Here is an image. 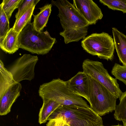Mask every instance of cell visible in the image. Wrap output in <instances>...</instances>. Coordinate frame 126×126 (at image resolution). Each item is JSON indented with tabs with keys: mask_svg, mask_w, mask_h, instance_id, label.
Masks as SVG:
<instances>
[{
	"mask_svg": "<svg viewBox=\"0 0 126 126\" xmlns=\"http://www.w3.org/2000/svg\"><path fill=\"white\" fill-rule=\"evenodd\" d=\"M89 78L90 88L88 102L90 107L101 116L115 110L117 99L103 85Z\"/></svg>",
	"mask_w": 126,
	"mask_h": 126,
	"instance_id": "cell-6",
	"label": "cell"
},
{
	"mask_svg": "<svg viewBox=\"0 0 126 126\" xmlns=\"http://www.w3.org/2000/svg\"><path fill=\"white\" fill-rule=\"evenodd\" d=\"M19 48L32 54L45 55L48 53L55 43V38L51 37L47 31L38 32L30 22L19 33Z\"/></svg>",
	"mask_w": 126,
	"mask_h": 126,
	"instance_id": "cell-3",
	"label": "cell"
},
{
	"mask_svg": "<svg viewBox=\"0 0 126 126\" xmlns=\"http://www.w3.org/2000/svg\"><path fill=\"white\" fill-rule=\"evenodd\" d=\"M43 104L39 115L38 122L40 124L46 123L50 115L60 105L56 101L50 99L43 100Z\"/></svg>",
	"mask_w": 126,
	"mask_h": 126,
	"instance_id": "cell-15",
	"label": "cell"
},
{
	"mask_svg": "<svg viewBox=\"0 0 126 126\" xmlns=\"http://www.w3.org/2000/svg\"><path fill=\"white\" fill-rule=\"evenodd\" d=\"M123 126H126V122H123Z\"/></svg>",
	"mask_w": 126,
	"mask_h": 126,
	"instance_id": "cell-25",
	"label": "cell"
},
{
	"mask_svg": "<svg viewBox=\"0 0 126 126\" xmlns=\"http://www.w3.org/2000/svg\"><path fill=\"white\" fill-rule=\"evenodd\" d=\"M58 9V16L63 29L60 33L65 44L78 42L87 35L88 22L73 5L67 0H51Z\"/></svg>",
	"mask_w": 126,
	"mask_h": 126,
	"instance_id": "cell-1",
	"label": "cell"
},
{
	"mask_svg": "<svg viewBox=\"0 0 126 126\" xmlns=\"http://www.w3.org/2000/svg\"><path fill=\"white\" fill-rule=\"evenodd\" d=\"M0 97L6 90L15 82L12 73L4 67L2 62L0 60Z\"/></svg>",
	"mask_w": 126,
	"mask_h": 126,
	"instance_id": "cell-16",
	"label": "cell"
},
{
	"mask_svg": "<svg viewBox=\"0 0 126 126\" xmlns=\"http://www.w3.org/2000/svg\"><path fill=\"white\" fill-rule=\"evenodd\" d=\"M81 46L87 52L101 59L112 60L115 48L113 39L108 33H94L85 37Z\"/></svg>",
	"mask_w": 126,
	"mask_h": 126,
	"instance_id": "cell-5",
	"label": "cell"
},
{
	"mask_svg": "<svg viewBox=\"0 0 126 126\" xmlns=\"http://www.w3.org/2000/svg\"><path fill=\"white\" fill-rule=\"evenodd\" d=\"M115 48L119 60L126 66V35L115 28H112Z\"/></svg>",
	"mask_w": 126,
	"mask_h": 126,
	"instance_id": "cell-13",
	"label": "cell"
},
{
	"mask_svg": "<svg viewBox=\"0 0 126 126\" xmlns=\"http://www.w3.org/2000/svg\"><path fill=\"white\" fill-rule=\"evenodd\" d=\"M116 79L122 82L126 85V66L115 63L111 71Z\"/></svg>",
	"mask_w": 126,
	"mask_h": 126,
	"instance_id": "cell-22",
	"label": "cell"
},
{
	"mask_svg": "<svg viewBox=\"0 0 126 126\" xmlns=\"http://www.w3.org/2000/svg\"><path fill=\"white\" fill-rule=\"evenodd\" d=\"M69 90L73 94L83 97L88 102L90 88L89 77L83 71H79L67 81Z\"/></svg>",
	"mask_w": 126,
	"mask_h": 126,
	"instance_id": "cell-9",
	"label": "cell"
},
{
	"mask_svg": "<svg viewBox=\"0 0 126 126\" xmlns=\"http://www.w3.org/2000/svg\"><path fill=\"white\" fill-rule=\"evenodd\" d=\"M10 29L9 20L0 6V42L3 40Z\"/></svg>",
	"mask_w": 126,
	"mask_h": 126,
	"instance_id": "cell-21",
	"label": "cell"
},
{
	"mask_svg": "<svg viewBox=\"0 0 126 126\" xmlns=\"http://www.w3.org/2000/svg\"><path fill=\"white\" fill-rule=\"evenodd\" d=\"M64 126H69L66 123L65 124Z\"/></svg>",
	"mask_w": 126,
	"mask_h": 126,
	"instance_id": "cell-26",
	"label": "cell"
},
{
	"mask_svg": "<svg viewBox=\"0 0 126 126\" xmlns=\"http://www.w3.org/2000/svg\"><path fill=\"white\" fill-rule=\"evenodd\" d=\"M22 88L19 82H15L11 85L0 97V115H6L10 112L11 107L20 96Z\"/></svg>",
	"mask_w": 126,
	"mask_h": 126,
	"instance_id": "cell-11",
	"label": "cell"
},
{
	"mask_svg": "<svg viewBox=\"0 0 126 126\" xmlns=\"http://www.w3.org/2000/svg\"><path fill=\"white\" fill-rule=\"evenodd\" d=\"M23 0H3L1 6L9 20L14 10L18 8Z\"/></svg>",
	"mask_w": 126,
	"mask_h": 126,
	"instance_id": "cell-19",
	"label": "cell"
},
{
	"mask_svg": "<svg viewBox=\"0 0 126 126\" xmlns=\"http://www.w3.org/2000/svg\"><path fill=\"white\" fill-rule=\"evenodd\" d=\"M52 5L47 4L39 8L40 12L36 15H33L32 22L35 30L38 32H42L47 24L51 11Z\"/></svg>",
	"mask_w": 126,
	"mask_h": 126,
	"instance_id": "cell-14",
	"label": "cell"
},
{
	"mask_svg": "<svg viewBox=\"0 0 126 126\" xmlns=\"http://www.w3.org/2000/svg\"></svg>",
	"mask_w": 126,
	"mask_h": 126,
	"instance_id": "cell-27",
	"label": "cell"
},
{
	"mask_svg": "<svg viewBox=\"0 0 126 126\" xmlns=\"http://www.w3.org/2000/svg\"><path fill=\"white\" fill-rule=\"evenodd\" d=\"M61 118L69 126H100L102 118L90 107L75 105L60 106L48 117L47 120Z\"/></svg>",
	"mask_w": 126,
	"mask_h": 126,
	"instance_id": "cell-2",
	"label": "cell"
},
{
	"mask_svg": "<svg viewBox=\"0 0 126 126\" xmlns=\"http://www.w3.org/2000/svg\"><path fill=\"white\" fill-rule=\"evenodd\" d=\"M19 33L12 28H11L5 37L0 42V48L6 53L13 54L19 48L18 37Z\"/></svg>",
	"mask_w": 126,
	"mask_h": 126,
	"instance_id": "cell-12",
	"label": "cell"
},
{
	"mask_svg": "<svg viewBox=\"0 0 126 126\" xmlns=\"http://www.w3.org/2000/svg\"><path fill=\"white\" fill-rule=\"evenodd\" d=\"M39 0H23L18 8V11L15 15L16 19L21 15L31 5H36Z\"/></svg>",
	"mask_w": 126,
	"mask_h": 126,
	"instance_id": "cell-23",
	"label": "cell"
},
{
	"mask_svg": "<svg viewBox=\"0 0 126 126\" xmlns=\"http://www.w3.org/2000/svg\"><path fill=\"white\" fill-rule=\"evenodd\" d=\"M73 4L88 22L95 24L103 16L101 10L92 0H74Z\"/></svg>",
	"mask_w": 126,
	"mask_h": 126,
	"instance_id": "cell-10",
	"label": "cell"
},
{
	"mask_svg": "<svg viewBox=\"0 0 126 126\" xmlns=\"http://www.w3.org/2000/svg\"><path fill=\"white\" fill-rule=\"evenodd\" d=\"M38 93L42 100H54L61 106L75 105L90 107L81 97L74 94L69 90L67 81L60 78L53 79L41 85Z\"/></svg>",
	"mask_w": 126,
	"mask_h": 126,
	"instance_id": "cell-4",
	"label": "cell"
},
{
	"mask_svg": "<svg viewBox=\"0 0 126 126\" xmlns=\"http://www.w3.org/2000/svg\"><path fill=\"white\" fill-rule=\"evenodd\" d=\"M36 5L30 6L25 12L17 18L16 19L12 28L19 33L24 27L31 21L32 16Z\"/></svg>",
	"mask_w": 126,
	"mask_h": 126,
	"instance_id": "cell-17",
	"label": "cell"
},
{
	"mask_svg": "<svg viewBox=\"0 0 126 126\" xmlns=\"http://www.w3.org/2000/svg\"><path fill=\"white\" fill-rule=\"evenodd\" d=\"M38 60L37 56L27 54H24L18 58L9 71L15 81L19 82L24 80L31 81L33 79L35 67Z\"/></svg>",
	"mask_w": 126,
	"mask_h": 126,
	"instance_id": "cell-8",
	"label": "cell"
},
{
	"mask_svg": "<svg viewBox=\"0 0 126 126\" xmlns=\"http://www.w3.org/2000/svg\"><path fill=\"white\" fill-rule=\"evenodd\" d=\"M100 126H103V125H102ZM122 126V125H117L112 126Z\"/></svg>",
	"mask_w": 126,
	"mask_h": 126,
	"instance_id": "cell-24",
	"label": "cell"
},
{
	"mask_svg": "<svg viewBox=\"0 0 126 126\" xmlns=\"http://www.w3.org/2000/svg\"><path fill=\"white\" fill-rule=\"evenodd\" d=\"M119 98V104L116 105L114 114L116 120L126 122V91L122 92Z\"/></svg>",
	"mask_w": 126,
	"mask_h": 126,
	"instance_id": "cell-18",
	"label": "cell"
},
{
	"mask_svg": "<svg viewBox=\"0 0 126 126\" xmlns=\"http://www.w3.org/2000/svg\"><path fill=\"white\" fill-rule=\"evenodd\" d=\"M82 68L88 76L103 85L117 99L119 98L122 92L116 79L109 74L101 62L87 59L84 60Z\"/></svg>",
	"mask_w": 126,
	"mask_h": 126,
	"instance_id": "cell-7",
	"label": "cell"
},
{
	"mask_svg": "<svg viewBox=\"0 0 126 126\" xmlns=\"http://www.w3.org/2000/svg\"><path fill=\"white\" fill-rule=\"evenodd\" d=\"M99 1L110 9L121 11L126 13V0H100Z\"/></svg>",
	"mask_w": 126,
	"mask_h": 126,
	"instance_id": "cell-20",
	"label": "cell"
}]
</instances>
